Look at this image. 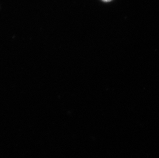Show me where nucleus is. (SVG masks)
Returning <instances> with one entry per match:
<instances>
[{
  "instance_id": "1",
  "label": "nucleus",
  "mask_w": 159,
  "mask_h": 158,
  "mask_svg": "<svg viewBox=\"0 0 159 158\" xmlns=\"http://www.w3.org/2000/svg\"><path fill=\"white\" fill-rule=\"evenodd\" d=\"M101 1L104 2V3H109V2H110L113 0H101Z\"/></svg>"
}]
</instances>
